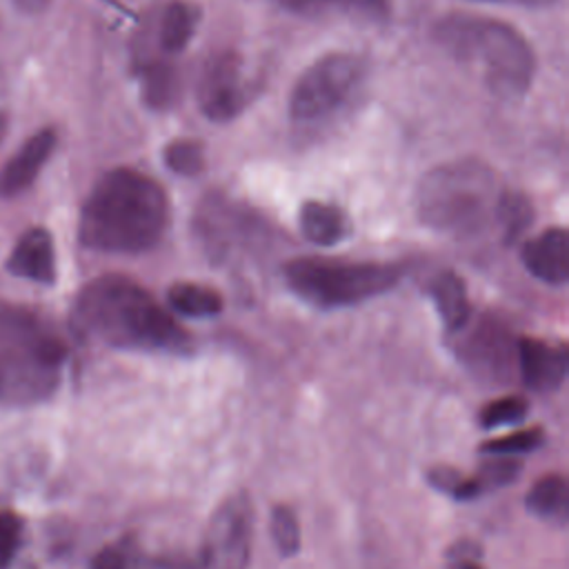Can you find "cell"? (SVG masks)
Returning a JSON list of instances; mask_svg holds the SVG:
<instances>
[{
  "mask_svg": "<svg viewBox=\"0 0 569 569\" xmlns=\"http://www.w3.org/2000/svg\"><path fill=\"white\" fill-rule=\"evenodd\" d=\"M73 329L116 349L184 353L189 333L127 276H100L84 284L71 307Z\"/></svg>",
  "mask_w": 569,
  "mask_h": 569,
  "instance_id": "1",
  "label": "cell"
},
{
  "mask_svg": "<svg viewBox=\"0 0 569 569\" xmlns=\"http://www.w3.org/2000/svg\"><path fill=\"white\" fill-rule=\"evenodd\" d=\"M169 224L164 189L147 173L118 167L91 187L78 224L87 249L107 253H140L158 244Z\"/></svg>",
  "mask_w": 569,
  "mask_h": 569,
  "instance_id": "2",
  "label": "cell"
},
{
  "mask_svg": "<svg viewBox=\"0 0 569 569\" xmlns=\"http://www.w3.org/2000/svg\"><path fill=\"white\" fill-rule=\"evenodd\" d=\"M67 345L36 309L0 300V409L51 398L64 373Z\"/></svg>",
  "mask_w": 569,
  "mask_h": 569,
  "instance_id": "3",
  "label": "cell"
},
{
  "mask_svg": "<svg viewBox=\"0 0 569 569\" xmlns=\"http://www.w3.org/2000/svg\"><path fill=\"white\" fill-rule=\"evenodd\" d=\"M431 36L445 53L476 67L500 98L513 100L529 91L536 56L516 27L489 16L451 11L433 22Z\"/></svg>",
  "mask_w": 569,
  "mask_h": 569,
  "instance_id": "4",
  "label": "cell"
},
{
  "mask_svg": "<svg viewBox=\"0 0 569 569\" xmlns=\"http://www.w3.org/2000/svg\"><path fill=\"white\" fill-rule=\"evenodd\" d=\"M502 191L489 164L460 158L422 176L416 189V209L420 220L440 233L471 236L496 222Z\"/></svg>",
  "mask_w": 569,
  "mask_h": 569,
  "instance_id": "5",
  "label": "cell"
},
{
  "mask_svg": "<svg viewBox=\"0 0 569 569\" xmlns=\"http://www.w3.org/2000/svg\"><path fill=\"white\" fill-rule=\"evenodd\" d=\"M400 267L385 262H347L329 258H296L284 264L287 284L313 307H347L391 289Z\"/></svg>",
  "mask_w": 569,
  "mask_h": 569,
  "instance_id": "6",
  "label": "cell"
},
{
  "mask_svg": "<svg viewBox=\"0 0 569 569\" xmlns=\"http://www.w3.org/2000/svg\"><path fill=\"white\" fill-rule=\"evenodd\" d=\"M365 62L356 53L333 51L302 71L289 96V116L296 122H313L336 113L360 87Z\"/></svg>",
  "mask_w": 569,
  "mask_h": 569,
  "instance_id": "7",
  "label": "cell"
},
{
  "mask_svg": "<svg viewBox=\"0 0 569 569\" xmlns=\"http://www.w3.org/2000/svg\"><path fill=\"white\" fill-rule=\"evenodd\" d=\"M251 549V502L244 493L229 498L211 518L198 569H247Z\"/></svg>",
  "mask_w": 569,
  "mask_h": 569,
  "instance_id": "8",
  "label": "cell"
},
{
  "mask_svg": "<svg viewBox=\"0 0 569 569\" xmlns=\"http://www.w3.org/2000/svg\"><path fill=\"white\" fill-rule=\"evenodd\" d=\"M249 100L242 58L233 51L213 53L198 80V104L211 122L233 120Z\"/></svg>",
  "mask_w": 569,
  "mask_h": 569,
  "instance_id": "9",
  "label": "cell"
},
{
  "mask_svg": "<svg viewBox=\"0 0 569 569\" xmlns=\"http://www.w3.org/2000/svg\"><path fill=\"white\" fill-rule=\"evenodd\" d=\"M58 144V131L53 127H42L33 136H29L20 149L9 158V162L0 169V196L13 198L29 189L40 169L51 158Z\"/></svg>",
  "mask_w": 569,
  "mask_h": 569,
  "instance_id": "10",
  "label": "cell"
},
{
  "mask_svg": "<svg viewBox=\"0 0 569 569\" xmlns=\"http://www.w3.org/2000/svg\"><path fill=\"white\" fill-rule=\"evenodd\" d=\"M516 360L527 387L536 391L558 389L567 376L569 358L562 345L553 347L538 338H520L516 342Z\"/></svg>",
  "mask_w": 569,
  "mask_h": 569,
  "instance_id": "11",
  "label": "cell"
},
{
  "mask_svg": "<svg viewBox=\"0 0 569 569\" xmlns=\"http://www.w3.org/2000/svg\"><path fill=\"white\" fill-rule=\"evenodd\" d=\"M527 271L549 284H565L569 278V233L562 227H551L531 238L522 247Z\"/></svg>",
  "mask_w": 569,
  "mask_h": 569,
  "instance_id": "12",
  "label": "cell"
},
{
  "mask_svg": "<svg viewBox=\"0 0 569 569\" xmlns=\"http://www.w3.org/2000/svg\"><path fill=\"white\" fill-rule=\"evenodd\" d=\"M7 269L13 276L51 284L56 280V251L51 233L44 227L27 229L13 244Z\"/></svg>",
  "mask_w": 569,
  "mask_h": 569,
  "instance_id": "13",
  "label": "cell"
},
{
  "mask_svg": "<svg viewBox=\"0 0 569 569\" xmlns=\"http://www.w3.org/2000/svg\"><path fill=\"white\" fill-rule=\"evenodd\" d=\"M300 231L302 236L320 247H331L342 242L351 233V220L338 204L307 200L300 207Z\"/></svg>",
  "mask_w": 569,
  "mask_h": 569,
  "instance_id": "14",
  "label": "cell"
},
{
  "mask_svg": "<svg viewBox=\"0 0 569 569\" xmlns=\"http://www.w3.org/2000/svg\"><path fill=\"white\" fill-rule=\"evenodd\" d=\"M429 293L442 318V325L449 331H460L467 327L471 307L460 276H456L453 271H440L429 284Z\"/></svg>",
  "mask_w": 569,
  "mask_h": 569,
  "instance_id": "15",
  "label": "cell"
},
{
  "mask_svg": "<svg viewBox=\"0 0 569 569\" xmlns=\"http://www.w3.org/2000/svg\"><path fill=\"white\" fill-rule=\"evenodd\" d=\"M198 9L184 0H171L160 18L158 42L164 53H180L193 38Z\"/></svg>",
  "mask_w": 569,
  "mask_h": 569,
  "instance_id": "16",
  "label": "cell"
},
{
  "mask_svg": "<svg viewBox=\"0 0 569 569\" xmlns=\"http://www.w3.org/2000/svg\"><path fill=\"white\" fill-rule=\"evenodd\" d=\"M140 78L142 98L153 109H167L178 93L176 69L162 60H142L136 67Z\"/></svg>",
  "mask_w": 569,
  "mask_h": 569,
  "instance_id": "17",
  "label": "cell"
},
{
  "mask_svg": "<svg viewBox=\"0 0 569 569\" xmlns=\"http://www.w3.org/2000/svg\"><path fill=\"white\" fill-rule=\"evenodd\" d=\"M169 305L189 318H213L222 311V298L216 289L198 282H176L171 284Z\"/></svg>",
  "mask_w": 569,
  "mask_h": 569,
  "instance_id": "18",
  "label": "cell"
},
{
  "mask_svg": "<svg viewBox=\"0 0 569 569\" xmlns=\"http://www.w3.org/2000/svg\"><path fill=\"white\" fill-rule=\"evenodd\" d=\"M527 509L540 518L565 520L567 518V480L558 473L542 476L538 482L531 485L527 500Z\"/></svg>",
  "mask_w": 569,
  "mask_h": 569,
  "instance_id": "19",
  "label": "cell"
},
{
  "mask_svg": "<svg viewBox=\"0 0 569 569\" xmlns=\"http://www.w3.org/2000/svg\"><path fill=\"white\" fill-rule=\"evenodd\" d=\"M284 9L296 13H356L365 18H387L389 0H278Z\"/></svg>",
  "mask_w": 569,
  "mask_h": 569,
  "instance_id": "20",
  "label": "cell"
},
{
  "mask_svg": "<svg viewBox=\"0 0 569 569\" xmlns=\"http://www.w3.org/2000/svg\"><path fill=\"white\" fill-rule=\"evenodd\" d=\"M91 569H180L171 562L147 558L140 551H136L129 542H118L111 547H104L96 558Z\"/></svg>",
  "mask_w": 569,
  "mask_h": 569,
  "instance_id": "21",
  "label": "cell"
},
{
  "mask_svg": "<svg viewBox=\"0 0 569 569\" xmlns=\"http://www.w3.org/2000/svg\"><path fill=\"white\" fill-rule=\"evenodd\" d=\"M533 209L531 202L516 191H502L500 202H498V213H496V224L502 229L507 240L518 238L531 222Z\"/></svg>",
  "mask_w": 569,
  "mask_h": 569,
  "instance_id": "22",
  "label": "cell"
},
{
  "mask_svg": "<svg viewBox=\"0 0 569 569\" xmlns=\"http://www.w3.org/2000/svg\"><path fill=\"white\" fill-rule=\"evenodd\" d=\"M162 158H164V164L178 176L193 178L204 169V147L200 140H191V138L171 140L162 149Z\"/></svg>",
  "mask_w": 569,
  "mask_h": 569,
  "instance_id": "23",
  "label": "cell"
},
{
  "mask_svg": "<svg viewBox=\"0 0 569 569\" xmlns=\"http://www.w3.org/2000/svg\"><path fill=\"white\" fill-rule=\"evenodd\" d=\"M469 349H471V360L493 373L498 371V367L507 365V360H509L507 336L496 327H491L487 331H478L473 336V340L469 342Z\"/></svg>",
  "mask_w": 569,
  "mask_h": 569,
  "instance_id": "24",
  "label": "cell"
},
{
  "mask_svg": "<svg viewBox=\"0 0 569 569\" xmlns=\"http://www.w3.org/2000/svg\"><path fill=\"white\" fill-rule=\"evenodd\" d=\"M529 411V405L522 396H502L498 400H491L485 405L478 413V422L485 429H498L507 425H518L525 420Z\"/></svg>",
  "mask_w": 569,
  "mask_h": 569,
  "instance_id": "25",
  "label": "cell"
},
{
  "mask_svg": "<svg viewBox=\"0 0 569 569\" xmlns=\"http://www.w3.org/2000/svg\"><path fill=\"white\" fill-rule=\"evenodd\" d=\"M545 433L538 427L531 429H520L500 438H491L480 445V451L487 456H516V453H527L540 447Z\"/></svg>",
  "mask_w": 569,
  "mask_h": 569,
  "instance_id": "26",
  "label": "cell"
},
{
  "mask_svg": "<svg viewBox=\"0 0 569 569\" xmlns=\"http://www.w3.org/2000/svg\"><path fill=\"white\" fill-rule=\"evenodd\" d=\"M271 533L276 540V547L282 556H293L300 549V527H298V518L296 513L284 507L278 505L271 513Z\"/></svg>",
  "mask_w": 569,
  "mask_h": 569,
  "instance_id": "27",
  "label": "cell"
},
{
  "mask_svg": "<svg viewBox=\"0 0 569 569\" xmlns=\"http://www.w3.org/2000/svg\"><path fill=\"white\" fill-rule=\"evenodd\" d=\"M22 520L9 509H0V569H7L22 542Z\"/></svg>",
  "mask_w": 569,
  "mask_h": 569,
  "instance_id": "28",
  "label": "cell"
},
{
  "mask_svg": "<svg viewBox=\"0 0 569 569\" xmlns=\"http://www.w3.org/2000/svg\"><path fill=\"white\" fill-rule=\"evenodd\" d=\"M496 460L487 462L478 476H473L476 485L480 491L489 489V487H502L507 482H511L518 471H520V465L511 458V456H493Z\"/></svg>",
  "mask_w": 569,
  "mask_h": 569,
  "instance_id": "29",
  "label": "cell"
},
{
  "mask_svg": "<svg viewBox=\"0 0 569 569\" xmlns=\"http://www.w3.org/2000/svg\"><path fill=\"white\" fill-rule=\"evenodd\" d=\"M4 133H7V116H4V113H0V142H2Z\"/></svg>",
  "mask_w": 569,
  "mask_h": 569,
  "instance_id": "30",
  "label": "cell"
},
{
  "mask_svg": "<svg viewBox=\"0 0 569 569\" xmlns=\"http://www.w3.org/2000/svg\"><path fill=\"white\" fill-rule=\"evenodd\" d=\"M496 2V0H493ZM507 2H525V4H547V2H553V0H507Z\"/></svg>",
  "mask_w": 569,
  "mask_h": 569,
  "instance_id": "31",
  "label": "cell"
},
{
  "mask_svg": "<svg viewBox=\"0 0 569 569\" xmlns=\"http://www.w3.org/2000/svg\"><path fill=\"white\" fill-rule=\"evenodd\" d=\"M16 2H18V4H29L31 0H16Z\"/></svg>",
  "mask_w": 569,
  "mask_h": 569,
  "instance_id": "32",
  "label": "cell"
}]
</instances>
